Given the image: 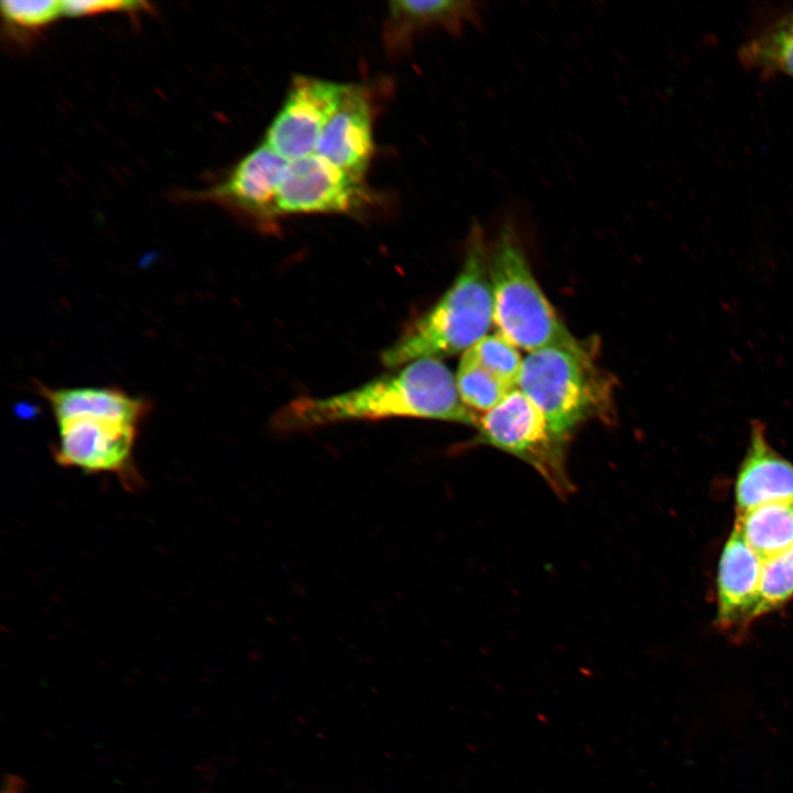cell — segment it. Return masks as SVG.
Here are the masks:
<instances>
[{
    "mask_svg": "<svg viewBox=\"0 0 793 793\" xmlns=\"http://www.w3.org/2000/svg\"><path fill=\"white\" fill-rule=\"evenodd\" d=\"M388 417L433 419L475 426L479 416L461 400L456 378L434 358L409 362L352 390L326 398H300L274 417L281 430Z\"/></svg>",
    "mask_w": 793,
    "mask_h": 793,
    "instance_id": "obj_1",
    "label": "cell"
},
{
    "mask_svg": "<svg viewBox=\"0 0 793 793\" xmlns=\"http://www.w3.org/2000/svg\"><path fill=\"white\" fill-rule=\"evenodd\" d=\"M489 245L482 227L472 224L463 265L442 297L381 354L390 369L409 362L465 352L487 335L493 323Z\"/></svg>",
    "mask_w": 793,
    "mask_h": 793,
    "instance_id": "obj_2",
    "label": "cell"
},
{
    "mask_svg": "<svg viewBox=\"0 0 793 793\" xmlns=\"http://www.w3.org/2000/svg\"><path fill=\"white\" fill-rule=\"evenodd\" d=\"M493 323L517 348L586 350L562 323L539 286L512 219H506L489 245Z\"/></svg>",
    "mask_w": 793,
    "mask_h": 793,
    "instance_id": "obj_3",
    "label": "cell"
},
{
    "mask_svg": "<svg viewBox=\"0 0 793 793\" xmlns=\"http://www.w3.org/2000/svg\"><path fill=\"white\" fill-rule=\"evenodd\" d=\"M518 387L567 441L582 423L606 414L610 405L609 382L587 350L550 347L530 352Z\"/></svg>",
    "mask_w": 793,
    "mask_h": 793,
    "instance_id": "obj_4",
    "label": "cell"
},
{
    "mask_svg": "<svg viewBox=\"0 0 793 793\" xmlns=\"http://www.w3.org/2000/svg\"><path fill=\"white\" fill-rule=\"evenodd\" d=\"M475 443L492 446L533 467L552 490L567 497L573 486L566 471L568 441L557 435L542 412L519 389L479 416Z\"/></svg>",
    "mask_w": 793,
    "mask_h": 793,
    "instance_id": "obj_5",
    "label": "cell"
},
{
    "mask_svg": "<svg viewBox=\"0 0 793 793\" xmlns=\"http://www.w3.org/2000/svg\"><path fill=\"white\" fill-rule=\"evenodd\" d=\"M370 203L363 180H358L313 153L289 162L278 191L276 215L351 214Z\"/></svg>",
    "mask_w": 793,
    "mask_h": 793,
    "instance_id": "obj_6",
    "label": "cell"
},
{
    "mask_svg": "<svg viewBox=\"0 0 793 793\" xmlns=\"http://www.w3.org/2000/svg\"><path fill=\"white\" fill-rule=\"evenodd\" d=\"M344 88L345 84L332 80L294 76L264 143L289 162L313 154Z\"/></svg>",
    "mask_w": 793,
    "mask_h": 793,
    "instance_id": "obj_7",
    "label": "cell"
},
{
    "mask_svg": "<svg viewBox=\"0 0 793 793\" xmlns=\"http://www.w3.org/2000/svg\"><path fill=\"white\" fill-rule=\"evenodd\" d=\"M58 442L54 457L64 467L87 472H112L124 481L133 478L132 452L139 425L95 416L56 422Z\"/></svg>",
    "mask_w": 793,
    "mask_h": 793,
    "instance_id": "obj_8",
    "label": "cell"
},
{
    "mask_svg": "<svg viewBox=\"0 0 793 793\" xmlns=\"http://www.w3.org/2000/svg\"><path fill=\"white\" fill-rule=\"evenodd\" d=\"M289 161L265 143L253 149L216 186L199 194L261 222L278 217L275 200Z\"/></svg>",
    "mask_w": 793,
    "mask_h": 793,
    "instance_id": "obj_9",
    "label": "cell"
},
{
    "mask_svg": "<svg viewBox=\"0 0 793 793\" xmlns=\"http://www.w3.org/2000/svg\"><path fill=\"white\" fill-rule=\"evenodd\" d=\"M373 151L369 96L363 87L345 84L339 104L326 123L314 153L349 175L363 180Z\"/></svg>",
    "mask_w": 793,
    "mask_h": 793,
    "instance_id": "obj_10",
    "label": "cell"
},
{
    "mask_svg": "<svg viewBox=\"0 0 793 793\" xmlns=\"http://www.w3.org/2000/svg\"><path fill=\"white\" fill-rule=\"evenodd\" d=\"M762 560L734 526L726 541L717 572V613L721 631L741 637L754 621Z\"/></svg>",
    "mask_w": 793,
    "mask_h": 793,
    "instance_id": "obj_11",
    "label": "cell"
},
{
    "mask_svg": "<svg viewBox=\"0 0 793 793\" xmlns=\"http://www.w3.org/2000/svg\"><path fill=\"white\" fill-rule=\"evenodd\" d=\"M737 514L793 499V464L768 442L760 421L751 423L749 444L735 481Z\"/></svg>",
    "mask_w": 793,
    "mask_h": 793,
    "instance_id": "obj_12",
    "label": "cell"
},
{
    "mask_svg": "<svg viewBox=\"0 0 793 793\" xmlns=\"http://www.w3.org/2000/svg\"><path fill=\"white\" fill-rule=\"evenodd\" d=\"M481 8L476 1L397 0L389 2L383 40L389 53L397 54L423 31L443 29L460 34L467 25L481 26Z\"/></svg>",
    "mask_w": 793,
    "mask_h": 793,
    "instance_id": "obj_13",
    "label": "cell"
},
{
    "mask_svg": "<svg viewBox=\"0 0 793 793\" xmlns=\"http://www.w3.org/2000/svg\"><path fill=\"white\" fill-rule=\"evenodd\" d=\"M40 394L50 405L55 421L95 416L140 425L150 412V403L112 387H77L52 389L39 385Z\"/></svg>",
    "mask_w": 793,
    "mask_h": 793,
    "instance_id": "obj_14",
    "label": "cell"
},
{
    "mask_svg": "<svg viewBox=\"0 0 793 793\" xmlns=\"http://www.w3.org/2000/svg\"><path fill=\"white\" fill-rule=\"evenodd\" d=\"M734 526L762 561L768 560L793 546V499L737 514Z\"/></svg>",
    "mask_w": 793,
    "mask_h": 793,
    "instance_id": "obj_15",
    "label": "cell"
},
{
    "mask_svg": "<svg viewBox=\"0 0 793 793\" xmlns=\"http://www.w3.org/2000/svg\"><path fill=\"white\" fill-rule=\"evenodd\" d=\"M749 67L793 78V11L774 21L741 50Z\"/></svg>",
    "mask_w": 793,
    "mask_h": 793,
    "instance_id": "obj_16",
    "label": "cell"
},
{
    "mask_svg": "<svg viewBox=\"0 0 793 793\" xmlns=\"http://www.w3.org/2000/svg\"><path fill=\"white\" fill-rule=\"evenodd\" d=\"M455 378L461 400L474 411L487 412L493 409L515 389L465 352Z\"/></svg>",
    "mask_w": 793,
    "mask_h": 793,
    "instance_id": "obj_17",
    "label": "cell"
},
{
    "mask_svg": "<svg viewBox=\"0 0 793 793\" xmlns=\"http://www.w3.org/2000/svg\"><path fill=\"white\" fill-rule=\"evenodd\" d=\"M793 596V546L762 562L753 620L781 608Z\"/></svg>",
    "mask_w": 793,
    "mask_h": 793,
    "instance_id": "obj_18",
    "label": "cell"
},
{
    "mask_svg": "<svg viewBox=\"0 0 793 793\" xmlns=\"http://www.w3.org/2000/svg\"><path fill=\"white\" fill-rule=\"evenodd\" d=\"M465 354L513 388L518 387L523 360L517 347L501 334L486 335Z\"/></svg>",
    "mask_w": 793,
    "mask_h": 793,
    "instance_id": "obj_19",
    "label": "cell"
},
{
    "mask_svg": "<svg viewBox=\"0 0 793 793\" xmlns=\"http://www.w3.org/2000/svg\"><path fill=\"white\" fill-rule=\"evenodd\" d=\"M1 12L9 25L24 30H35L51 23L63 14L62 1H15L1 2Z\"/></svg>",
    "mask_w": 793,
    "mask_h": 793,
    "instance_id": "obj_20",
    "label": "cell"
},
{
    "mask_svg": "<svg viewBox=\"0 0 793 793\" xmlns=\"http://www.w3.org/2000/svg\"><path fill=\"white\" fill-rule=\"evenodd\" d=\"M138 1L120 0H68L62 1L63 14L67 17L93 15L110 11H127L139 9Z\"/></svg>",
    "mask_w": 793,
    "mask_h": 793,
    "instance_id": "obj_21",
    "label": "cell"
}]
</instances>
